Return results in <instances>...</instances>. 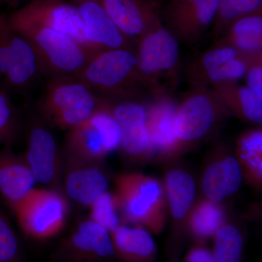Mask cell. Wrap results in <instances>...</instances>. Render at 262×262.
Returning <instances> with one entry per match:
<instances>
[{"label": "cell", "mask_w": 262, "mask_h": 262, "mask_svg": "<svg viewBox=\"0 0 262 262\" xmlns=\"http://www.w3.org/2000/svg\"><path fill=\"white\" fill-rule=\"evenodd\" d=\"M20 119L8 93L0 88V145H12L18 137Z\"/></svg>", "instance_id": "4dcf8cb0"}, {"label": "cell", "mask_w": 262, "mask_h": 262, "mask_svg": "<svg viewBox=\"0 0 262 262\" xmlns=\"http://www.w3.org/2000/svg\"><path fill=\"white\" fill-rule=\"evenodd\" d=\"M69 210L68 199L63 192L34 188L12 211L27 237L43 241L61 232Z\"/></svg>", "instance_id": "52a82bcc"}, {"label": "cell", "mask_w": 262, "mask_h": 262, "mask_svg": "<svg viewBox=\"0 0 262 262\" xmlns=\"http://www.w3.org/2000/svg\"><path fill=\"white\" fill-rule=\"evenodd\" d=\"M220 0H170L162 17L179 42L195 46L214 22Z\"/></svg>", "instance_id": "5bb4252c"}, {"label": "cell", "mask_w": 262, "mask_h": 262, "mask_svg": "<svg viewBox=\"0 0 262 262\" xmlns=\"http://www.w3.org/2000/svg\"><path fill=\"white\" fill-rule=\"evenodd\" d=\"M234 155L243 177L256 190L262 187V128L254 126L243 132L235 141Z\"/></svg>", "instance_id": "d4e9b609"}, {"label": "cell", "mask_w": 262, "mask_h": 262, "mask_svg": "<svg viewBox=\"0 0 262 262\" xmlns=\"http://www.w3.org/2000/svg\"><path fill=\"white\" fill-rule=\"evenodd\" d=\"M163 183L172 222L168 244L169 259L178 260L187 236L188 217L196 201L195 181L187 169L172 165L165 172Z\"/></svg>", "instance_id": "30bf717a"}, {"label": "cell", "mask_w": 262, "mask_h": 262, "mask_svg": "<svg viewBox=\"0 0 262 262\" xmlns=\"http://www.w3.org/2000/svg\"><path fill=\"white\" fill-rule=\"evenodd\" d=\"M117 28L127 38L136 40L163 21L156 0H98Z\"/></svg>", "instance_id": "ffe728a7"}, {"label": "cell", "mask_w": 262, "mask_h": 262, "mask_svg": "<svg viewBox=\"0 0 262 262\" xmlns=\"http://www.w3.org/2000/svg\"><path fill=\"white\" fill-rule=\"evenodd\" d=\"M165 262H179L178 260L168 259V261Z\"/></svg>", "instance_id": "74e56055"}, {"label": "cell", "mask_w": 262, "mask_h": 262, "mask_svg": "<svg viewBox=\"0 0 262 262\" xmlns=\"http://www.w3.org/2000/svg\"><path fill=\"white\" fill-rule=\"evenodd\" d=\"M231 116L254 126H261L262 98L238 82L211 87Z\"/></svg>", "instance_id": "603a6c76"}, {"label": "cell", "mask_w": 262, "mask_h": 262, "mask_svg": "<svg viewBox=\"0 0 262 262\" xmlns=\"http://www.w3.org/2000/svg\"><path fill=\"white\" fill-rule=\"evenodd\" d=\"M229 116L211 88L192 87L179 101L174 118L178 158L210 139Z\"/></svg>", "instance_id": "277c9868"}, {"label": "cell", "mask_w": 262, "mask_h": 262, "mask_svg": "<svg viewBox=\"0 0 262 262\" xmlns=\"http://www.w3.org/2000/svg\"><path fill=\"white\" fill-rule=\"evenodd\" d=\"M244 180L241 165L234 151L225 144L212 149L200 180L203 196L222 203L239 190Z\"/></svg>", "instance_id": "9a60e30c"}, {"label": "cell", "mask_w": 262, "mask_h": 262, "mask_svg": "<svg viewBox=\"0 0 262 262\" xmlns=\"http://www.w3.org/2000/svg\"><path fill=\"white\" fill-rule=\"evenodd\" d=\"M55 262H117L111 234L90 219H84L60 241L52 253Z\"/></svg>", "instance_id": "8fae6325"}, {"label": "cell", "mask_w": 262, "mask_h": 262, "mask_svg": "<svg viewBox=\"0 0 262 262\" xmlns=\"http://www.w3.org/2000/svg\"><path fill=\"white\" fill-rule=\"evenodd\" d=\"M115 185L122 225L161 233L168 215L163 181L141 173H123L117 176Z\"/></svg>", "instance_id": "3957f363"}, {"label": "cell", "mask_w": 262, "mask_h": 262, "mask_svg": "<svg viewBox=\"0 0 262 262\" xmlns=\"http://www.w3.org/2000/svg\"><path fill=\"white\" fill-rule=\"evenodd\" d=\"M5 3H9V4H16V3H20L22 0H3Z\"/></svg>", "instance_id": "8d00e7d4"}, {"label": "cell", "mask_w": 262, "mask_h": 262, "mask_svg": "<svg viewBox=\"0 0 262 262\" xmlns=\"http://www.w3.org/2000/svg\"><path fill=\"white\" fill-rule=\"evenodd\" d=\"M0 262H24L20 243L8 217L0 208Z\"/></svg>", "instance_id": "d6a6232c"}, {"label": "cell", "mask_w": 262, "mask_h": 262, "mask_svg": "<svg viewBox=\"0 0 262 262\" xmlns=\"http://www.w3.org/2000/svg\"><path fill=\"white\" fill-rule=\"evenodd\" d=\"M244 80L246 87L262 98V53L251 58Z\"/></svg>", "instance_id": "836d02e7"}, {"label": "cell", "mask_w": 262, "mask_h": 262, "mask_svg": "<svg viewBox=\"0 0 262 262\" xmlns=\"http://www.w3.org/2000/svg\"><path fill=\"white\" fill-rule=\"evenodd\" d=\"M43 77L39 60L30 43L12 29L6 74L2 82L4 87L3 89L7 93L9 91L15 94L26 95Z\"/></svg>", "instance_id": "d6986e66"}, {"label": "cell", "mask_w": 262, "mask_h": 262, "mask_svg": "<svg viewBox=\"0 0 262 262\" xmlns=\"http://www.w3.org/2000/svg\"><path fill=\"white\" fill-rule=\"evenodd\" d=\"M108 107L121 130L120 150L130 163L155 159L154 147L146 128V103L135 101H110Z\"/></svg>", "instance_id": "7c38bea8"}, {"label": "cell", "mask_w": 262, "mask_h": 262, "mask_svg": "<svg viewBox=\"0 0 262 262\" xmlns=\"http://www.w3.org/2000/svg\"><path fill=\"white\" fill-rule=\"evenodd\" d=\"M253 56L241 54L224 63L208 77L206 87L211 88L217 84L238 82L239 80H244L250 61Z\"/></svg>", "instance_id": "1f68e13d"}, {"label": "cell", "mask_w": 262, "mask_h": 262, "mask_svg": "<svg viewBox=\"0 0 262 262\" xmlns=\"http://www.w3.org/2000/svg\"><path fill=\"white\" fill-rule=\"evenodd\" d=\"M121 130L108 102L89 118L67 131L63 154L103 162L120 147Z\"/></svg>", "instance_id": "ba28073f"}, {"label": "cell", "mask_w": 262, "mask_h": 262, "mask_svg": "<svg viewBox=\"0 0 262 262\" xmlns=\"http://www.w3.org/2000/svg\"><path fill=\"white\" fill-rule=\"evenodd\" d=\"M73 1H74V0H70L71 3H72V2H73Z\"/></svg>", "instance_id": "ab89813d"}, {"label": "cell", "mask_w": 262, "mask_h": 262, "mask_svg": "<svg viewBox=\"0 0 262 262\" xmlns=\"http://www.w3.org/2000/svg\"><path fill=\"white\" fill-rule=\"evenodd\" d=\"M184 262H215L211 248L206 246V243L194 242L189 248Z\"/></svg>", "instance_id": "d590c367"}, {"label": "cell", "mask_w": 262, "mask_h": 262, "mask_svg": "<svg viewBox=\"0 0 262 262\" xmlns=\"http://www.w3.org/2000/svg\"><path fill=\"white\" fill-rule=\"evenodd\" d=\"M84 24V37L93 54L119 48H134L136 41L125 37L98 0H75Z\"/></svg>", "instance_id": "ac0fdd59"}, {"label": "cell", "mask_w": 262, "mask_h": 262, "mask_svg": "<svg viewBox=\"0 0 262 262\" xmlns=\"http://www.w3.org/2000/svg\"><path fill=\"white\" fill-rule=\"evenodd\" d=\"M50 127L37 113L31 119L24 159L36 182L63 192V151Z\"/></svg>", "instance_id": "9c48e42d"}, {"label": "cell", "mask_w": 262, "mask_h": 262, "mask_svg": "<svg viewBox=\"0 0 262 262\" xmlns=\"http://www.w3.org/2000/svg\"><path fill=\"white\" fill-rule=\"evenodd\" d=\"M11 146L0 150V194L13 211L34 189L36 180L24 155L16 154Z\"/></svg>", "instance_id": "44dd1931"}, {"label": "cell", "mask_w": 262, "mask_h": 262, "mask_svg": "<svg viewBox=\"0 0 262 262\" xmlns=\"http://www.w3.org/2000/svg\"><path fill=\"white\" fill-rule=\"evenodd\" d=\"M12 29L6 17L0 16V82L4 80L10 49Z\"/></svg>", "instance_id": "e575fe53"}, {"label": "cell", "mask_w": 262, "mask_h": 262, "mask_svg": "<svg viewBox=\"0 0 262 262\" xmlns=\"http://www.w3.org/2000/svg\"><path fill=\"white\" fill-rule=\"evenodd\" d=\"M228 220L223 203L202 196L195 201L188 217L187 236L194 242L206 243Z\"/></svg>", "instance_id": "cb8c5ba5"}, {"label": "cell", "mask_w": 262, "mask_h": 262, "mask_svg": "<svg viewBox=\"0 0 262 262\" xmlns=\"http://www.w3.org/2000/svg\"><path fill=\"white\" fill-rule=\"evenodd\" d=\"M10 18L63 33L90 51L78 7L65 0H32L10 15Z\"/></svg>", "instance_id": "4fadbf2b"}, {"label": "cell", "mask_w": 262, "mask_h": 262, "mask_svg": "<svg viewBox=\"0 0 262 262\" xmlns=\"http://www.w3.org/2000/svg\"><path fill=\"white\" fill-rule=\"evenodd\" d=\"M211 239V251L215 262H244L246 237L237 224L229 219Z\"/></svg>", "instance_id": "83f0119b"}, {"label": "cell", "mask_w": 262, "mask_h": 262, "mask_svg": "<svg viewBox=\"0 0 262 262\" xmlns=\"http://www.w3.org/2000/svg\"><path fill=\"white\" fill-rule=\"evenodd\" d=\"M179 43L163 21L136 39L134 52L139 70L160 94H173L178 87L181 74Z\"/></svg>", "instance_id": "8992f818"}, {"label": "cell", "mask_w": 262, "mask_h": 262, "mask_svg": "<svg viewBox=\"0 0 262 262\" xmlns=\"http://www.w3.org/2000/svg\"><path fill=\"white\" fill-rule=\"evenodd\" d=\"M25 1L30 2V1H32V0H22V2H25Z\"/></svg>", "instance_id": "f35d334b"}, {"label": "cell", "mask_w": 262, "mask_h": 262, "mask_svg": "<svg viewBox=\"0 0 262 262\" xmlns=\"http://www.w3.org/2000/svg\"><path fill=\"white\" fill-rule=\"evenodd\" d=\"M110 234L117 262H156L158 247L146 229L122 225Z\"/></svg>", "instance_id": "7402d4cb"}, {"label": "cell", "mask_w": 262, "mask_h": 262, "mask_svg": "<svg viewBox=\"0 0 262 262\" xmlns=\"http://www.w3.org/2000/svg\"><path fill=\"white\" fill-rule=\"evenodd\" d=\"M89 219L110 233L122 225L120 206L115 193L103 192L89 207Z\"/></svg>", "instance_id": "f546056e"}, {"label": "cell", "mask_w": 262, "mask_h": 262, "mask_svg": "<svg viewBox=\"0 0 262 262\" xmlns=\"http://www.w3.org/2000/svg\"><path fill=\"white\" fill-rule=\"evenodd\" d=\"M39 100L37 114L50 127L68 131L106 104L73 75L47 79Z\"/></svg>", "instance_id": "7a4b0ae2"}, {"label": "cell", "mask_w": 262, "mask_h": 262, "mask_svg": "<svg viewBox=\"0 0 262 262\" xmlns=\"http://www.w3.org/2000/svg\"><path fill=\"white\" fill-rule=\"evenodd\" d=\"M6 18L10 27L30 43L45 78L75 75L94 56L63 33L38 24Z\"/></svg>", "instance_id": "5b68a950"}, {"label": "cell", "mask_w": 262, "mask_h": 262, "mask_svg": "<svg viewBox=\"0 0 262 262\" xmlns=\"http://www.w3.org/2000/svg\"><path fill=\"white\" fill-rule=\"evenodd\" d=\"M73 76L98 96L110 101L148 103L163 94L141 75L134 48H119L96 53Z\"/></svg>", "instance_id": "6da1fadb"}, {"label": "cell", "mask_w": 262, "mask_h": 262, "mask_svg": "<svg viewBox=\"0 0 262 262\" xmlns=\"http://www.w3.org/2000/svg\"><path fill=\"white\" fill-rule=\"evenodd\" d=\"M178 103L170 93L160 95L146 103V128L154 147L155 159L160 163L178 160L173 129Z\"/></svg>", "instance_id": "e0dca14e"}, {"label": "cell", "mask_w": 262, "mask_h": 262, "mask_svg": "<svg viewBox=\"0 0 262 262\" xmlns=\"http://www.w3.org/2000/svg\"><path fill=\"white\" fill-rule=\"evenodd\" d=\"M262 11V0H220L213 26V40L218 39L234 20Z\"/></svg>", "instance_id": "f1b7e54d"}, {"label": "cell", "mask_w": 262, "mask_h": 262, "mask_svg": "<svg viewBox=\"0 0 262 262\" xmlns=\"http://www.w3.org/2000/svg\"><path fill=\"white\" fill-rule=\"evenodd\" d=\"M242 53L220 39L202 52L188 65L186 78L191 87H206L208 77L221 66L239 56Z\"/></svg>", "instance_id": "484cf974"}, {"label": "cell", "mask_w": 262, "mask_h": 262, "mask_svg": "<svg viewBox=\"0 0 262 262\" xmlns=\"http://www.w3.org/2000/svg\"><path fill=\"white\" fill-rule=\"evenodd\" d=\"M63 155V194L67 199L89 208L98 196L108 191V177L103 168L102 162Z\"/></svg>", "instance_id": "2e32d148"}, {"label": "cell", "mask_w": 262, "mask_h": 262, "mask_svg": "<svg viewBox=\"0 0 262 262\" xmlns=\"http://www.w3.org/2000/svg\"><path fill=\"white\" fill-rule=\"evenodd\" d=\"M217 39L246 56L262 53V11L234 20Z\"/></svg>", "instance_id": "4316f807"}]
</instances>
